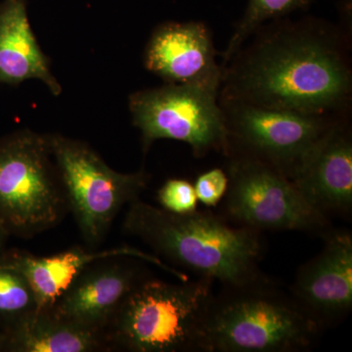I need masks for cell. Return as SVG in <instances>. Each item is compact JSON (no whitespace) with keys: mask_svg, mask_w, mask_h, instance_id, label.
Instances as JSON below:
<instances>
[{"mask_svg":"<svg viewBox=\"0 0 352 352\" xmlns=\"http://www.w3.org/2000/svg\"><path fill=\"white\" fill-rule=\"evenodd\" d=\"M94 352L112 349L106 332L62 318L52 307L36 308L1 333L0 351Z\"/></svg>","mask_w":352,"mask_h":352,"instance_id":"2e32d148","label":"cell"},{"mask_svg":"<svg viewBox=\"0 0 352 352\" xmlns=\"http://www.w3.org/2000/svg\"><path fill=\"white\" fill-rule=\"evenodd\" d=\"M48 136L69 210L85 242L100 244L120 210L146 189L150 175L143 170L118 173L87 143L60 134Z\"/></svg>","mask_w":352,"mask_h":352,"instance_id":"8992f818","label":"cell"},{"mask_svg":"<svg viewBox=\"0 0 352 352\" xmlns=\"http://www.w3.org/2000/svg\"><path fill=\"white\" fill-rule=\"evenodd\" d=\"M68 210L50 136L23 129L0 138V229L30 239Z\"/></svg>","mask_w":352,"mask_h":352,"instance_id":"5b68a950","label":"cell"},{"mask_svg":"<svg viewBox=\"0 0 352 352\" xmlns=\"http://www.w3.org/2000/svg\"><path fill=\"white\" fill-rule=\"evenodd\" d=\"M38 80L58 96L62 87L32 32L27 0L0 1V83Z\"/></svg>","mask_w":352,"mask_h":352,"instance_id":"9a60e30c","label":"cell"},{"mask_svg":"<svg viewBox=\"0 0 352 352\" xmlns=\"http://www.w3.org/2000/svg\"><path fill=\"white\" fill-rule=\"evenodd\" d=\"M38 308L36 296L25 278L0 266V321L6 328Z\"/></svg>","mask_w":352,"mask_h":352,"instance_id":"ac0fdd59","label":"cell"},{"mask_svg":"<svg viewBox=\"0 0 352 352\" xmlns=\"http://www.w3.org/2000/svg\"><path fill=\"white\" fill-rule=\"evenodd\" d=\"M228 153L256 157L291 178L303 157L333 126L339 116L305 115L219 98Z\"/></svg>","mask_w":352,"mask_h":352,"instance_id":"9c48e42d","label":"cell"},{"mask_svg":"<svg viewBox=\"0 0 352 352\" xmlns=\"http://www.w3.org/2000/svg\"><path fill=\"white\" fill-rule=\"evenodd\" d=\"M162 208L175 214H187L197 210L194 185L184 179H168L157 191Z\"/></svg>","mask_w":352,"mask_h":352,"instance_id":"d6986e66","label":"cell"},{"mask_svg":"<svg viewBox=\"0 0 352 352\" xmlns=\"http://www.w3.org/2000/svg\"><path fill=\"white\" fill-rule=\"evenodd\" d=\"M124 229L159 256L227 288L270 281L259 270L264 245L258 231L232 226L212 212L175 214L138 198L129 204Z\"/></svg>","mask_w":352,"mask_h":352,"instance_id":"7a4b0ae2","label":"cell"},{"mask_svg":"<svg viewBox=\"0 0 352 352\" xmlns=\"http://www.w3.org/2000/svg\"><path fill=\"white\" fill-rule=\"evenodd\" d=\"M292 298L320 327L351 312V234L333 232L325 238L323 250L298 271Z\"/></svg>","mask_w":352,"mask_h":352,"instance_id":"7c38bea8","label":"cell"},{"mask_svg":"<svg viewBox=\"0 0 352 352\" xmlns=\"http://www.w3.org/2000/svg\"><path fill=\"white\" fill-rule=\"evenodd\" d=\"M88 266L52 305L55 314L82 327L106 332L118 308L143 279L133 263Z\"/></svg>","mask_w":352,"mask_h":352,"instance_id":"4fadbf2b","label":"cell"},{"mask_svg":"<svg viewBox=\"0 0 352 352\" xmlns=\"http://www.w3.org/2000/svg\"><path fill=\"white\" fill-rule=\"evenodd\" d=\"M0 347H1V335H0Z\"/></svg>","mask_w":352,"mask_h":352,"instance_id":"7402d4cb","label":"cell"},{"mask_svg":"<svg viewBox=\"0 0 352 352\" xmlns=\"http://www.w3.org/2000/svg\"><path fill=\"white\" fill-rule=\"evenodd\" d=\"M214 281L170 283L143 278L106 329L113 347L133 352H207L205 325Z\"/></svg>","mask_w":352,"mask_h":352,"instance_id":"3957f363","label":"cell"},{"mask_svg":"<svg viewBox=\"0 0 352 352\" xmlns=\"http://www.w3.org/2000/svg\"><path fill=\"white\" fill-rule=\"evenodd\" d=\"M226 288L215 296L206 321L207 352L300 351L311 346L320 326L293 298L270 281Z\"/></svg>","mask_w":352,"mask_h":352,"instance_id":"277c9868","label":"cell"},{"mask_svg":"<svg viewBox=\"0 0 352 352\" xmlns=\"http://www.w3.org/2000/svg\"><path fill=\"white\" fill-rule=\"evenodd\" d=\"M193 185L198 201L207 207H217L226 196L228 175L221 168H212L199 175Z\"/></svg>","mask_w":352,"mask_h":352,"instance_id":"ffe728a7","label":"cell"},{"mask_svg":"<svg viewBox=\"0 0 352 352\" xmlns=\"http://www.w3.org/2000/svg\"><path fill=\"white\" fill-rule=\"evenodd\" d=\"M289 179L308 203L328 217L352 208V139L340 119L307 153Z\"/></svg>","mask_w":352,"mask_h":352,"instance_id":"8fae6325","label":"cell"},{"mask_svg":"<svg viewBox=\"0 0 352 352\" xmlns=\"http://www.w3.org/2000/svg\"><path fill=\"white\" fill-rule=\"evenodd\" d=\"M224 208L229 219L254 230L300 231L327 238L330 220L312 207L284 173L261 160L229 153Z\"/></svg>","mask_w":352,"mask_h":352,"instance_id":"52a82bcc","label":"cell"},{"mask_svg":"<svg viewBox=\"0 0 352 352\" xmlns=\"http://www.w3.org/2000/svg\"><path fill=\"white\" fill-rule=\"evenodd\" d=\"M7 234L4 233L3 231L0 229V249H1L2 245L4 244V241H6V238L7 237Z\"/></svg>","mask_w":352,"mask_h":352,"instance_id":"44dd1931","label":"cell"},{"mask_svg":"<svg viewBox=\"0 0 352 352\" xmlns=\"http://www.w3.org/2000/svg\"><path fill=\"white\" fill-rule=\"evenodd\" d=\"M219 91L197 85H173L140 90L129 96L132 122L141 133L143 152L155 141L171 139L191 147L196 157L229 149Z\"/></svg>","mask_w":352,"mask_h":352,"instance_id":"ba28073f","label":"cell"},{"mask_svg":"<svg viewBox=\"0 0 352 352\" xmlns=\"http://www.w3.org/2000/svg\"><path fill=\"white\" fill-rule=\"evenodd\" d=\"M271 22L261 25L252 34L254 41L223 67L219 98L305 115L344 117L352 91L344 36L314 18Z\"/></svg>","mask_w":352,"mask_h":352,"instance_id":"6da1fadb","label":"cell"},{"mask_svg":"<svg viewBox=\"0 0 352 352\" xmlns=\"http://www.w3.org/2000/svg\"><path fill=\"white\" fill-rule=\"evenodd\" d=\"M144 66L166 83L219 92L223 74L212 34L201 22H168L157 27L146 45Z\"/></svg>","mask_w":352,"mask_h":352,"instance_id":"30bf717a","label":"cell"},{"mask_svg":"<svg viewBox=\"0 0 352 352\" xmlns=\"http://www.w3.org/2000/svg\"><path fill=\"white\" fill-rule=\"evenodd\" d=\"M311 2L312 0H249L244 16L236 27L224 52V64L232 58L261 25L270 21L283 18L294 11L307 8Z\"/></svg>","mask_w":352,"mask_h":352,"instance_id":"e0dca14e","label":"cell"},{"mask_svg":"<svg viewBox=\"0 0 352 352\" xmlns=\"http://www.w3.org/2000/svg\"><path fill=\"white\" fill-rule=\"evenodd\" d=\"M116 258L147 259L178 275L160 259L131 248L87 251L76 247L54 256L41 258L18 252L0 258V266L17 271L23 275L34 292L38 308H43L52 307L88 266L102 259Z\"/></svg>","mask_w":352,"mask_h":352,"instance_id":"5bb4252c","label":"cell"}]
</instances>
